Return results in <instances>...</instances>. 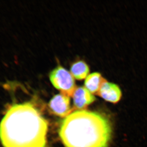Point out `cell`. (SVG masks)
<instances>
[{
    "label": "cell",
    "instance_id": "obj_8",
    "mask_svg": "<svg viewBox=\"0 0 147 147\" xmlns=\"http://www.w3.org/2000/svg\"><path fill=\"white\" fill-rule=\"evenodd\" d=\"M70 73L74 79L82 80L86 79L89 75L90 68L89 66L85 61L79 60L72 64L70 69Z\"/></svg>",
    "mask_w": 147,
    "mask_h": 147
},
{
    "label": "cell",
    "instance_id": "obj_6",
    "mask_svg": "<svg viewBox=\"0 0 147 147\" xmlns=\"http://www.w3.org/2000/svg\"><path fill=\"white\" fill-rule=\"evenodd\" d=\"M97 95L106 101L115 103L120 100L122 93L117 85L106 81L102 84Z\"/></svg>",
    "mask_w": 147,
    "mask_h": 147
},
{
    "label": "cell",
    "instance_id": "obj_3",
    "mask_svg": "<svg viewBox=\"0 0 147 147\" xmlns=\"http://www.w3.org/2000/svg\"><path fill=\"white\" fill-rule=\"evenodd\" d=\"M49 78L53 86L61 93L72 96L77 87L74 77L67 69L58 65L50 72Z\"/></svg>",
    "mask_w": 147,
    "mask_h": 147
},
{
    "label": "cell",
    "instance_id": "obj_2",
    "mask_svg": "<svg viewBox=\"0 0 147 147\" xmlns=\"http://www.w3.org/2000/svg\"><path fill=\"white\" fill-rule=\"evenodd\" d=\"M112 127L100 113L79 110L64 119L59 135L65 147H108Z\"/></svg>",
    "mask_w": 147,
    "mask_h": 147
},
{
    "label": "cell",
    "instance_id": "obj_4",
    "mask_svg": "<svg viewBox=\"0 0 147 147\" xmlns=\"http://www.w3.org/2000/svg\"><path fill=\"white\" fill-rule=\"evenodd\" d=\"M48 106L53 114L61 117H66L72 111L69 97L61 93L54 96Z\"/></svg>",
    "mask_w": 147,
    "mask_h": 147
},
{
    "label": "cell",
    "instance_id": "obj_5",
    "mask_svg": "<svg viewBox=\"0 0 147 147\" xmlns=\"http://www.w3.org/2000/svg\"><path fill=\"white\" fill-rule=\"evenodd\" d=\"M74 108L79 110H85L96 100L95 97L85 87L76 88L72 96Z\"/></svg>",
    "mask_w": 147,
    "mask_h": 147
},
{
    "label": "cell",
    "instance_id": "obj_1",
    "mask_svg": "<svg viewBox=\"0 0 147 147\" xmlns=\"http://www.w3.org/2000/svg\"><path fill=\"white\" fill-rule=\"evenodd\" d=\"M48 123L30 102L11 105L0 123L4 147H45Z\"/></svg>",
    "mask_w": 147,
    "mask_h": 147
},
{
    "label": "cell",
    "instance_id": "obj_7",
    "mask_svg": "<svg viewBox=\"0 0 147 147\" xmlns=\"http://www.w3.org/2000/svg\"><path fill=\"white\" fill-rule=\"evenodd\" d=\"M106 81L99 72H93L87 76L84 85L85 88L92 94H97L102 84Z\"/></svg>",
    "mask_w": 147,
    "mask_h": 147
}]
</instances>
